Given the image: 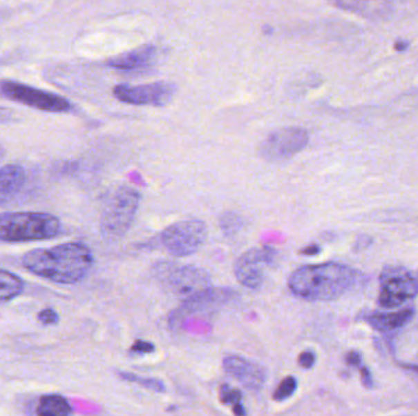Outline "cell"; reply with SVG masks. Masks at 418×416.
Instances as JSON below:
<instances>
[{
    "mask_svg": "<svg viewBox=\"0 0 418 416\" xmlns=\"http://www.w3.org/2000/svg\"><path fill=\"white\" fill-rule=\"evenodd\" d=\"M22 265L42 279L61 285H74L90 273L93 255L84 243L68 242L30 250L23 255Z\"/></svg>",
    "mask_w": 418,
    "mask_h": 416,
    "instance_id": "cell-1",
    "label": "cell"
},
{
    "mask_svg": "<svg viewBox=\"0 0 418 416\" xmlns=\"http://www.w3.org/2000/svg\"><path fill=\"white\" fill-rule=\"evenodd\" d=\"M359 273L348 265L324 263L306 265L289 277L292 295L306 301H333L356 285Z\"/></svg>",
    "mask_w": 418,
    "mask_h": 416,
    "instance_id": "cell-2",
    "label": "cell"
},
{
    "mask_svg": "<svg viewBox=\"0 0 418 416\" xmlns=\"http://www.w3.org/2000/svg\"><path fill=\"white\" fill-rule=\"evenodd\" d=\"M61 222L57 216L36 211L0 214V241L32 242L58 236Z\"/></svg>",
    "mask_w": 418,
    "mask_h": 416,
    "instance_id": "cell-3",
    "label": "cell"
},
{
    "mask_svg": "<svg viewBox=\"0 0 418 416\" xmlns=\"http://www.w3.org/2000/svg\"><path fill=\"white\" fill-rule=\"evenodd\" d=\"M141 195L135 188L122 186L111 195L103 210L101 230L104 237L117 241L129 231L137 212Z\"/></svg>",
    "mask_w": 418,
    "mask_h": 416,
    "instance_id": "cell-4",
    "label": "cell"
},
{
    "mask_svg": "<svg viewBox=\"0 0 418 416\" xmlns=\"http://www.w3.org/2000/svg\"><path fill=\"white\" fill-rule=\"evenodd\" d=\"M378 304L394 309L413 301L418 295V281L412 273L401 266H388L379 277Z\"/></svg>",
    "mask_w": 418,
    "mask_h": 416,
    "instance_id": "cell-5",
    "label": "cell"
},
{
    "mask_svg": "<svg viewBox=\"0 0 418 416\" xmlns=\"http://www.w3.org/2000/svg\"><path fill=\"white\" fill-rule=\"evenodd\" d=\"M207 237L206 224L200 220H184L167 227L160 241L168 253L182 258L196 253Z\"/></svg>",
    "mask_w": 418,
    "mask_h": 416,
    "instance_id": "cell-6",
    "label": "cell"
},
{
    "mask_svg": "<svg viewBox=\"0 0 418 416\" xmlns=\"http://www.w3.org/2000/svg\"><path fill=\"white\" fill-rule=\"evenodd\" d=\"M236 292L230 288L209 287L198 295L187 298L171 311L169 315V326L179 328L187 317L202 314H211L219 310L236 298Z\"/></svg>",
    "mask_w": 418,
    "mask_h": 416,
    "instance_id": "cell-7",
    "label": "cell"
},
{
    "mask_svg": "<svg viewBox=\"0 0 418 416\" xmlns=\"http://www.w3.org/2000/svg\"><path fill=\"white\" fill-rule=\"evenodd\" d=\"M310 135L301 127H285L270 133L260 144V154L268 161L279 163L300 153L307 146Z\"/></svg>",
    "mask_w": 418,
    "mask_h": 416,
    "instance_id": "cell-8",
    "label": "cell"
},
{
    "mask_svg": "<svg viewBox=\"0 0 418 416\" xmlns=\"http://www.w3.org/2000/svg\"><path fill=\"white\" fill-rule=\"evenodd\" d=\"M3 95L11 101L21 103L23 106H31L38 110L48 112H65L70 110L71 104L60 95L50 92L38 90L31 86L23 85L15 81H4L0 85Z\"/></svg>",
    "mask_w": 418,
    "mask_h": 416,
    "instance_id": "cell-9",
    "label": "cell"
},
{
    "mask_svg": "<svg viewBox=\"0 0 418 416\" xmlns=\"http://www.w3.org/2000/svg\"><path fill=\"white\" fill-rule=\"evenodd\" d=\"M276 252L272 247L254 248L236 260L234 273L241 285L249 290H258L265 279V271L276 260Z\"/></svg>",
    "mask_w": 418,
    "mask_h": 416,
    "instance_id": "cell-10",
    "label": "cell"
},
{
    "mask_svg": "<svg viewBox=\"0 0 418 416\" xmlns=\"http://www.w3.org/2000/svg\"><path fill=\"white\" fill-rule=\"evenodd\" d=\"M175 95V86L169 82H155L149 85H119L114 95L119 101L133 106H164Z\"/></svg>",
    "mask_w": 418,
    "mask_h": 416,
    "instance_id": "cell-11",
    "label": "cell"
},
{
    "mask_svg": "<svg viewBox=\"0 0 418 416\" xmlns=\"http://www.w3.org/2000/svg\"><path fill=\"white\" fill-rule=\"evenodd\" d=\"M165 286L171 295L184 301L211 287V277L206 270L197 266H180L165 276Z\"/></svg>",
    "mask_w": 418,
    "mask_h": 416,
    "instance_id": "cell-12",
    "label": "cell"
},
{
    "mask_svg": "<svg viewBox=\"0 0 418 416\" xmlns=\"http://www.w3.org/2000/svg\"><path fill=\"white\" fill-rule=\"evenodd\" d=\"M222 368L227 374L249 390L257 392L265 386L267 379L265 370L251 360L238 355H228L222 360Z\"/></svg>",
    "mask_w": 418,
    "mask_h": 416,
    "instance_id": "cell-13",
    "label": "cell"
},
{
    "mask_svg": "<svg viewBox=\"0 0 418 416\" xmlns=\"http://www.w3.org/2000/svg\"><path fill=\"white\" fill-rule=\"evenodd\" d=\"M158 58L157 48L153 46H142L126 53L120 54L111 59L108 65L120 70H140L149 68Z\"/></svg>",
    "mask_w": 418,
    "mask_h": 416,
    "instance_id": "cell-14",
    "label": "cell"
},
{
    "mask_svg": "<svg viewBox=\"0 0 418 416\" xmlns=\"http://www.w3.org/2000/svg\"><path fill=\"white\" fill-rule=\"evenodd\" d=\"M26 172L20 165H6L0 169V204L12 201L22 190Z\"/></svg>",
    "mask_w": 418,
    "mask_h": 416,
    "instance_id": "cell-15",
    "label": "cell"
},
{
    "mask_svg": "<svg viewBox=\"0 0 418 416\" xmlns=\"http://www.w3.org/2000/svg\"><path fill=\"white\" fill-rule=\"evenodd\" d=\"M415 315L413 309H403L395 313H376L367 316L365 320L376 331L389 332L408 325Z\"/></svg>",
    "mask_w": 418,
    "mask_h": 416,
    "instance_id": "cell-16",
    "label": "cell"
},
{
    "mask_svg": "<svg viewBox=\"0 0 418 416\" xmlns=\"http://www.w3.org/2000/svg\"><path fill=\"white\" fill-rule=\"evenodd\" d=\"M38 416H71L73 406L69 401L60 395H47L41 397L37 406Z\"/></svg>",
    "mask_w": 418,
    "mask_h": 416,
    "instance_id": "cell-17",
    "label": "cell"
},
{
    "mask_svg": "<svg viewBox=\"0 0 418 416\" xmlns=\"http://www.w3.org/2000/svg\"><path fill=\"white\" fill-rule=\"evenodd\" d=\"M25 284L21 277L10 271L0 269V304L10 301L22 293Z\"/></svg>",
    "mask_w": 418,
    "mask_h": 416,
    "instance_id": "cell-18",
    "label": "cell"
},
{
    "mask_svg": "<svg viewBox=\"0 0 418 416\" xmlns=\"http://www.w3.org/2000/svg\"><path fill=\"white\" fill-rule=\"evenodd\" d=\"M219 395L222 403L233 406L235 416H246V409L243 404V395L240 390H235L229 385H222Z\"/></svg>",
    "mask_w": 418,
    "mask_h": 416,
    "instance_id": "cell-19",
    "label": "cell"
},
{
    "mask_svg": "<svg viewBox=\"0 0 418 416\" xmlns=\"http://www.w3.org/2000/svg\"><path fill=\"white\" fill-rule=\"evenodd\" d=\"M119 377L126 381V382H131V384H136L140 385L143 388H147L149 390H153L157 393H163L165 392V386L160 379H154V377H143V376H138V375L131 374V373H117Z\"/></svg>",
    "mask_w": 418,
    "mask_h": 416,
    "instance_id": "cell-20",
    "label": "cell"
},
{
    "mask_svg": "<svg viewBox=\"0 0 418 416\" xmlns=\"http://www.w3.org/2000/svg\"><path fill=\"white\" fill-rule=\"evenodd\" d=\"M297 390V379L294 376H287L281 381L276 388L273 398L274 401L283 402L289 399Z\"/></svg>",
    "mask_w": 418,
    "mask_h": 416,
    "instance_id": "cell-21",
    "label": "cell"
},
{
    "mask_svg": "<svg viewBox=\"0 0 418 416\" xmlns=\"http://www.w3.org/2000/svg\"><path fill=\"white\" fill-rule=\"evenodd\" d=\"M243 225H244V222H243L241 216L234 214V212H225V214H222V219H220V226H222V231L229 235L238 232Z\"/></svg>",
    "mask_w": 418,
    "mask_h": 416,
    "instance_id": "cell-22",
    "label": "cell"
},
{
    "mask_svg": "<svg viewBox=\"0 0 418 416\" xmlns=\"http://www.w3.org/2000/svg\"><path fill=\"white\" fill-rule=\"evenodd\" d=\"M38 320L42 322L43 325H55L59 321L58 313L50 308L43 309L38 314Z\"/></svg>",
    "mask_w": 418,
    "mask_h": 416,
    "instance_id": "cell-23",
    "label": "cell"
},
{
    "mask_svg": "<svg viewBox=\"0 0 418 416\" xmlns=\"http://www.w3.org/2000/svg\"><path fill=\"white\" fill-rule=\"evenodd\" d=\"M154 344L146 341H136L131 346V353L138 354V355H144V354L153 353Z\"/></svg>",
    "mask_w": 418,
    "mask_h": 416,
    "instance_id": "cell-24",
    "label": "cell"
},
{
    "mask_svg": "<svg viewBox=\"0 0 418 416\" xmlns=\"http://www.w3.org/2000/svg\"><path fill=\"white\" fill-rule=\"evenodd\" d=\"M316 364V354L306 350L298 355V365L302 369H312Z\"/></svg>",
    "mask_w": 418,
    "mask_h": 416,
    "instance_id": "cell-25",
    "label": "cell"
},
{
    "mask_svg": "<svg viewBox=\"0 0 418 416\" xmlns=\"http://www.w3.org/2000/svg\"><path fill=\"white\" fill-rule=\"evenodd\" d=\"M345 361L350 366H356V368H361V355L360 353H357L355 350H351L349 353L346 354L345 357Z\"/></svg>",
    "mask_w": 418,
    "mask_h": 416,
    "instance_id": "cell-26",
    "label": "cell"
},
{
    "mask_svg": "<svg viewBox=\"0 0 418 416\" xmlns=\"http://www.w3.org/2000/svg\"><path fill=\"white\" fill-rule=\"evenodd\" d=\"M360 374L361 381H362V384H363V386H365V387H367V388H371L372 386H373L371 371L367 369L365 366H361Z\"/></svg>",
    "mask_w": 418,
    "mask_h": 416,
    "instance_id": "cell-27",
    "label": "cell"
},
{
    "mask_svg": "<svg viewBox=\"0 0 418 416\" xmlns=\"http://www.w3.org/2000/svg\"><path fill=\"white\" fill-rule=\"evenodd\" d=\"M11 117H12V112L9 109L0 106V123L10 121Z\"/></svg>",
    "mask_w": 418,
    "mask_h": 416,
    "instance_id": "cell-28",
    "label": "cell"
},
{
    "mask_svg": "<svg viewBox=\"0 0 418 416\" xmlns=\"http://www.w3.org/2000/svg\"><path fill=\"white\" fill-rule=\"evenodd\" d=\"M408 44H410V43L406 42V41H397V42L395 43V49L403 52V50H406V49H408Z\"/></svg>",
    "mask_w": 418,
    "mask_h": 416,
    "instance_id": "cell-29",
    "label": "cell"
},
{
    "mask_svg": "<svg viewBox=\"0 0 418 416\" xmlns=\"http://www.w3.org/2000/svg\"><path fill=\"white\" fill-rule=\"evenodd\" d=\"M318 252H319V248L318 247L307 248V249L305 250V253L308 254V255H312V254H317Z\"/></svg>",
    "mask_w": 418,
    "mask_h": 416,
    "instance_id": "cell-30",
    "label": "cell"
}]
</instances>
